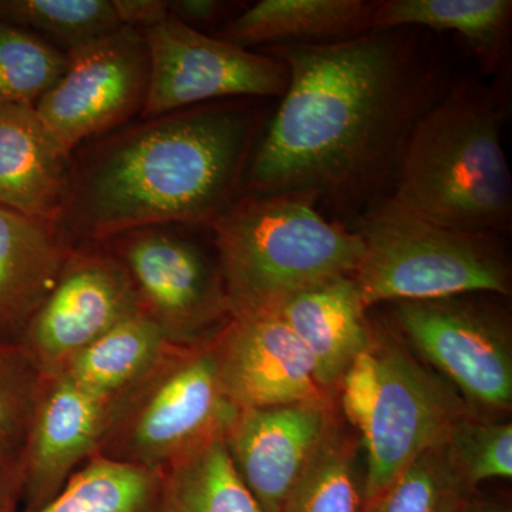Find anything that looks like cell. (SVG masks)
I'll return each instance as SVG.
<instances>
[{"instance_id": "cell-1", "label": "cell", "mask_w": 512, "mask_h": 512, "mask_svg": "<svg viewBox=\"0 0 512 512\" xmlns=\"http://www.w3.org/2000/svg\"><path fill=\"white\" fill-rule=\"evenodd\" d=\"M259 52L285 63L289 83L242 194L311 192L319 204L359 217L392 195L414 128L454 83L421 29Z\"/></svg>"}, {"instance_id": "cell-2", "label": "cell", "mask_w": 512, "mask_h": 512, "mask_svg": "<svg viewBox=\"0 0 512 512\" xmlns=\"http://www.w3.org/2000/svg\"><path fill=\"white\" fill-rule=\"evenodd\" d=\"M256 100L138 119L77 147L59 224L70 244L150 225L210 227L244 192L268 120Z\"/></svg>"}, {"instance_id": "cell-3", "label": "cell", "mask_w": 512, "mask_h": 512, "mask_svg": "<svg viewBox=\"0 0 512 512\" xmlns=\"http://www.w3.org/2000/svg\"><path fill=\"white\" fill-rule=\"evenodd\" d=\"M500 121L494 89L474 77L454 82L414 128L390 200L441 227L510 232L512 178Z\"/></svg>"}, {"instance_id": "cell-4", "label": "cell", "mask_w": 512, "mask_h": 512, "mask_svg": "<svg viewBox=\"0 0 512 512\" xmlns=\"http://www.w3.org/2000/svg\"><path fill=\"white\" fill-rule=\"evenodd\" d=\"M311 192L242 194L210 225L232 318L355 275L363 239L329 221Z\"/></svg>"}, {"instance_id": "cell-5", "label": "cell", "mask_w": 512, "mask_h": 512, "mask_svg": "<svg viewBox=\"0 0 512 512\" xmlns=\"http://www.w3.org/2000/svg\"><path fill=\"white\" fill-rule=\"evenodd\" d=\"M338 390L343 413L366 451L363 504L424 451L444 446L454 424L473 414L447 380L380 328L373 330Z\"/></svg>"}, {"instance_id": "cell-6", "label": "cell", "mask_w": 512, "mask_h": 512, "mask_svg": "<svg viewBox=\"0 0 512 512\" xmlns=\"http://www.w3.org/2000/svg\"><path fill=\"white\" fill-rule=\"evenodd\" d=\"M362 259L353 278L366 308L467 293L511 295L512 271L500 235L441 227L386 198L359 217Z\"/></svg>"}, {"instance_id": "cell-7", "label": "cell", "mask_w": 512, "mask_h": 512, "mask_svg": "<svg viewBox=\"0 0 512 512\" xmlns=\"http://www.w3.org/2000/svg\"><path fill=\"white\" fill-rule=\"evenodd\" d=\"M481 295L394 302L393 318L474 416L495 419L512 404L511 319L503 305Z\"/></svg>"}, {"instance_id": "cell-8", "label": "cell", "mask_w": 512, "mask_h": 512, "mask_svg": "<svg viewBox=\"0 0 512 512\" xmlns=\"http://www.w3.org/2000/svg\"><path fill=\"white\" fill-rule=\"evenodd\" d=\"M195 228L150 225L99 242L127 272L141 312L165 332L195 335L232 318L218 258L198 241Z\"/></svg>"}, {"instance_id": "cell-9", "label": "cell", "mask_w": 512, "mask_h": 512, "mask_svg": "<svg viewBox=\"0 0 512 512\" xmlns=\"http://www.w3.org/2000/svg\"><path fill=\"white\" fill-rule=\"evenodd\" d=\"M143 35L150 84L140 119L212 101L282 97L288 89L281 60L188 28L173 16Z\"/></svg>"}, {"instance_id": "cell-10", "label": "cell", "mask_w": 512, "mask_h": 512, "mask_svg": "<svg viewBox=\"0 0 512 512\" xmlns=\"http://www.w3.org/2000/svg\"><path fill=\"white\" fill-rule=\"evenodd\" d=\"M150 84L146 37L121 26L67 53L59 82L37 101L40 120L66 150L140 119Z\"/></svg>"}, {"instance_id": "cell-11", "label": "cell", "mask_w": 512, "mask_h": 512, "mask_svg": "<svg viewBox=\"0 0 512 512\" xmlns=\"http://www.w3.org/2000/svg\"><path fill=\"white\" fill-rule=\"evenodd\" d=\"M74 244L52 291L30 319L37 348L49 359L76 356L120 320L140 312L120 262L99 242Z\"/></svg>"}, {"instance_id": "cell-12", "label": "cell", "mask_w": 512, "mask_h": 512, "mask_svg": "<svg viewBox=\"0 0 512 512\" xmlns=\"http://www.w3.org/2000/svg\"><path fill=\"white\" fill-rule=\"evenodd\" d=\"M224 392L238 410L329 399L301 340L274 311L235 316L218 345Z\"/></svg>"}, {"instance_id": "cell-13", "label": "cell", "mask_w": 512, "mask_h": 512, "mask_svg": "<svg viewBox=\"0 0 512 512\" xmlns=\"http://www.w3.org/2000/svg\"><path fill=\"white\" fill-rule=\"evenodd\" d=\"M336 416L332 400L239 410L225 433L229 456L262 512H281Z\"/></svg>"}, {"instance_id": "cell-14", "label": "cell", "mask_w": 512, "mask_h": 512, "mask_svg": "<svg viewBox=\"0 0 512 512\" xmlns=\"http://www.w3.org/2000/svg\"><path fill=\"white\" fill-rule=\"evenodd\" d=\"M239 410L222 387L215 350L174 370L151 397L134 429L138 450L171 457L225 436Z\"/></svg>"}, {"instance_id": "cell-15", "label": "cell", "mask_w": 512, "mask_h": 512, "mask_svg": "<svg viewBox=\"0 0 512 512\" xmlns=\"http://www.w3.org/2000/svg\"><path fill=\"white\" fill-rule=\"evenodd\" d=\"M73 153L32 104L0 106V207L59 225L72 187Z\"/></svg>"}, {"instance_id": "cell-16", "label": "cell", "mask_w": 512, "mask_h": 512, "mask_svg": "<svg viewBox=\"0 0 512 512\" xmlns=\"http://www.w3.org/2000/svg\"><path fill=\"white\" fill-rule=\"evenodd\" d=\"M367 311L353 276L296 293L274 309L305 346L316 380L330 396L373 338Z\"/></svg>"}, {"instance_id": "cell-17", "label": "cell", "mask_w": 512, "mask_h": 512, "mask_svg": "<svg viewBox=\"0 0 512 512\" xmlns=\"http://www.w3.org/2000/svg\"><path fill=\"white\" fill-rule=\"evenodd\" d=\"M375 8L369 0H261L212 36L248 50L328 45L372 32Z\"/></svg>"}, {"instance_id": "cell-18", "label": "cell", "mask_w": 512, "mask_h": 512, "mask_svg": "<svg viewBox=\"0 0 512 512\" xmlns=\"http://www.w3.org/2000/svg\"><path fill=\"white\" fill-rule=\"evenodd\" d=\"M72 247L59 225L0 207V328L30 322Z\"/></svg>"}, {"instance_id": "cell-19", "label": "cell", "mask_w": 512, "mask_h": 512, "mask_svg": "<svg viewBox=\"0 0 512 512\" xmlns=\"http://www.w3.org/2000/svg\"><path fill=\"white\" fill-rule=\"evenodd\" d=\"M373 30L414 28L454 33L476 56L481 72L493 76L511 53V0H377Z\"/></svg>"}, {"instance_id": "cell-20", "label": "cell", "mask_w": 512, "mask_h": 512, "mask_svg": "<svg viewBox=\"0 0 512 512\" xmlns=\"http://www.w3.org/2000/svg\"><path fill=\"white\" fill-rule=\"evenodd\" d=\"M109 400L64 377L50 394L35 431L32 450V508L42 507L63 487L74 464L92 448L106 420Z\"/></svg>"}, {"instance_id": "cell-21", "label": "cell", "mask_w": 512, "mask_h": 512, "mask_svg": "<svg viewBox=\"0 0 512 512\" xmlns=\"http://www.w3.org/2000/svg\"><path fill=\"white\" fill-rule=\"evenodd\" d=\"M28 512H164V480L151 468L103 458Z\"/></svg>"}, {"instance_id": "cell-22", "label": "cell", "mask_w": 512, "mask_h": 512, "mask_svg": "<svg viewBox=\"0 0 512 512\" xmlns=\"http://www.w3.org/2000/svg\"><path fill=\"white\" fill-rule=\"evenodd\" d=\"M164 512L262 511L220 436L184 454L165 478Z\"/></svg>"}, {"instance_id": "cell-23", "label": "cell", "mask_w": 512, "mask_h": 512, "mask_svg": "<svg viewBox=\"0 0 512 512\" xmlns=\"http://www.w3.org/2000/svg\"><path fill=\"white\" fill-rule=\"evenodd\" d=\"M163 332L146 313H133L77 353L66 377L109 400L150 366L163 345Z\"/></svg>"}, {"instance_id": "cell-24", "label": "cell", "mask_w": 512, "mask_h": 512, "mask_svg": "<svg viewBox=\"0 0 512 512\" xmlns=\"http://www.w3.org/2000/svg\"><path fill=\"white\" fill-rule=\"evenodd\" d=\"M356 461L357 443L335 419L281 512H362L363 478Z\"/></svg>"}, {"instance_id": "cell-25", "label": "cell", "mask_w": 512, "mask_h": 512, "mask_svg": "<svg viewBox=\"0 0 512 512\" xmlns=\"http://www.w3.org/2000/svg\"><path fill=\"white\" fill-rule=\"evenodd\" d=\"M473 491L446 447L430 448L366 501L362 512H467Z\"/></svg>"}, {"instance_id": "cell-26", "label": "cell", "mask_w": 512, "mask_h": 512, "mask_svg": "<svg viewBox=\"0 0 512 512\" xmlns=\"http://www.w3.org/2000/svg\"><path fill=\"white\" fill-rule=\"evenodd\" d=\"M0 22L30 30L66 55L121 28L111 0H0Z\"/></svg>"}, {"instance_id": "cell-27", "label": "cell", "mask_w": 512, "mask_h": 512, "mask_svg": "<svg viewBox=\"0 0 512 512\" xmlns=\"http://www.w3.org/2000/svg\"><path fill=\"white\" fill-rule=\"evenodd\" d=\"M66 69L62 50L28 29L0 22V106H36Z\"/></svg>"}, {"instance_id": "cell-28", "label": "cell", "mask_w": 512, "mask_h": 512, "mask_svg": "<svg viewBox=\"0 0 512 512\" xmlns=\"http://www.w3.org/2000/svg\"><path fill=\"white\" fill-rule=\"evenodd\" d=\"M451 463L471 490L488 480L512 477V424L468 414L444 444Z\"/></svg>"}, {"instance_id": "cell-29", "label": "cell", "mask_w": 512, "mask_h": 512, "mask_svg": "<svg viewBox=\"0 0 512 512\" xmlns=\"http://www.w3.org/2000/svg\"><path fill=\"white\" fill-rule=\"evenodd\" d=\"M244 3L225 2V0H170V16L198 32L212 33L221 29L228 20L237 16Z\"/></svg>"}, {"instance_id": "cell-30", "label": "cell", "mask_w": 512, "mask_h": 512, "mask_svg": "<svg viewBox=\"0 0 512 512\" xmlns=\"http://www.w3.org/2000/svg\"><path fill=\"white\" fill-rule=\"evenodd\" d=\"M121 26L146 32L170 18L167 0H111Z\"/></svg>"}, {"instance_id": "cell-31", "label": "cell", "mask_w": 512, "mask_h": 512, "mask_svg": "<svg viewBox=\"0 0 512 512\" xmlns=\"http://www.w3.org/2000/svg\"><path fill=\"white\" fill-rule=\"evenodd\" d=\"M19 483L12 473L0 466V512H15Z\"/></svg>"}, {"instance_id": "cell-32", "label": "cell", "mask_w": 512, "mask_h": 512, "mask_svg": "<svg viewBox=\"0 0 512 512\" xmlns=\"http://www.w3.org/2000/svg\"><path fill=\"white\" fill-rule=\"evenodd\" d=\"M15 423V399H13L9 387L0 382V434H6L15 429Z\"/></svg>"}, {"instance_id": "cell-33", "label": "cell", "mask_w": 512, "mask_h": 512, "mask_svg": "<svg viewBox=\"0 0 512 512\" xmlns=\"http://www.w3.org/2000/svg\"><path fill=\"white\" fill-rule=\"evenodd\" d=\"M467 512H511V508L507 505H483V507L471 508L468 507Z\"/></svg>"}]
</instances>
